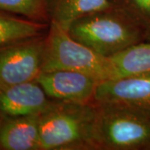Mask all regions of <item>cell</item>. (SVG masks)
Returning a JSON list of instances; mask_svg holds the SVG:
<instances>
[{
    "label": "cell",
    "mask_w": 150,
    "mask_h": 150,
    "mask_svg": "<svg viewBox=\"0 0 150 150\" xmlns=\"http://www.w3.org/2000/svg\"><path fill=\"white\" fill-rule=\"evenodd\" d=\"M68 33L78 42L107 58L148 41L144 30L123 6L82 17L70 25Z\"/></svg>",
    "instance_id": "7a4b0ae2"
},
{
    "label": "cell",
    "mask_w": 150,
    "mask_h": 150,
    "mask_svg": "<svg viewBox=\"0 0 150 150\" xmlns=\"http://www.w3.org/2000/svg\"><path fill=\"white\" fill-rule=\"evenodd\" d=\"M39 114L0 117V149L40 150Z\"/></svg>",
    "instance_id": "9c48e42d"
},
{
    "label": "cell",
    "mask_w": 150,
    "mask_h": 150,
    "mask_svg": "<svg viewBox=\"0 0 150 150\" xmlns=\"http://www.w3.org/2000/svg\"><path fill=\"white\" fill-rule=\"evenodd\" d=\"M94 102L53 100L39 114L40 150L97 149Z\"/></svg>",
    "instance_id": "6da1fadb"
},
{
    "label": "cell",
    "mask_w": 150,
    "mask_h": 150,
    "mask_svg": "<svg viewBox=\"0 0 150 150\" xmlns=\"http://www.w3.org/2000/svg\"><path fill=\"white\" fill-rule=\"evenodd\" d=\"M57 70L85 73L97 78L100 82L113 79L109 58L97 54L74 39L57 23L50 22L49 31L45 38L41 72Z\"/></svg>",
    "instance_id": "277c9868"
},
{
    "label": "cell",
    "mask_w": 150,
    "mask_h": 150,
    "mask_svg": "<svg viewBox=\"0 0 150 150\" xmlns=\"http://www.w3.org/2000/svg\"><path fill=\"white\" fill-rule=\"evenodd\" d=\"M35 80L50 99L78 103L93 102L100 83L92 75L69 70L41 72Z\"/></svg>",
    "instance_id": "52a82bcc"
},
{
    "label": "cell",
    "mask_w": 150,
    "mask_h": 150,
    "mask_svg": "<svg viewBox=\"0 0 150 150\" xmlns=\"http://www.w3.org/2000/svg\"><path fill=\"white\" fill-rule=\"evenodd\" d=\"M123 8L139 23L150 41V0H121Z\"/></svg>",
    "instance_id": "5bb4252c"
},
{
    "label": "cell",
    "mask_w": 150,
    "mask_h": 150,
    "mask_svg": "<svg viewBox=\"0 0 150 150\" xmlns=\"http://www.w3.org/2000/svg\"><path fill=\"white\" fill-rule=\"evenodd\" d=\"M93 102L150 112V72L100 82Z\"/></svg>",
    "instance_id": "8992f818"
},
{
    "label": "cell",
    "mask_w": 150,
    "mask_h": 150,
    "mask_svg": "<svg viewBox=\"0 0 150 150\" xmlns=\"http://www.w3.org/2000/svg\"><path fill=\"white\" fill-rule=\"evenodd\" d=\"M0 10V46L42 35L45 24L24 20Z\"/></svg>",
    "instance_id": "7c38bea8"
},
{
    "label": "cell",
    "mask_w": 150,
    "mask_h": 150,
    "mask_svg": "<svg viewBox=\"0 0 150 150\" xmlns=\"http://www.w3.org/2000/svg\"><path fill=\"white\" fill-rule=\"evenodd\" d=\"M52 101L36 80L16 84L0 83V117L40 114Z\"/></svg>",
    "instance_id": "ba28073f"
},
{
    "label": "cell",
    "mask_w": 150,
    "mask_h": 150,
    "mask_svg": "<svg viewBox=\"0 0 150 150\" xmlns=\"http://www.w3.org/2000/svg\"><path fill=\"white\" fill-rule=\"evenodd\" d=\"M109 59L113 79L150 72V41L134 44Z\"/></svg>",
    "instance_id": "8fae6325"
},
{
    "label": "cell",
    "mask_w": 150,
    "mask_h": 150,
    "mask_svg": "<svg viewBox=\"0 0 150 150\" xmlns=\"http://www.w3.org/2000/svg\"><path fill=\"white\" fill-rule=\"evenodd\" d=\"M96 104L97 149L150 150V112Z\"/></svg>",
    "instance_id": "3957f363"
},
{
    "label": "cell",
    "mask_w": 150,
    "mask_h": 150,
    "mask_svg": "<svg viewBox=\"0 0 150 150\" xmlns=\"http://www.w3.org/2000/svg\"><path fill=\"white\" fill-rule=\"evenodd\" d=\"M122 7L121 0H48V16L51 22L64 30L82 17Z\"/></svg>",
    "instance_id": "30bf717a"
},
{
    "label": "cell",
    "mask_w": 150,
    "mask_h": 150,
    "mask_svg": "<svg viewBox=\"0 0 150 150\" xmlns=\"http://www.w3.org/2000/svg\"><path fill=\"white\" fill-rule=\"evenodd\" d=\"M44 48L42 35L0 46V83L35 80L42 71Z\"/></svg>",
    "instance_id": "5b68a950"
},
{
    "label": "cell",
    "mask_w": 150,
    "mask_h": 150,
    "mask_svg": "<svg viewBox=\"0 0 150 150\" xmlns=\"http://www.w3.org/2000/svg\"><path fill=\"white\" fill-rule=\"evenodd\" d=\"M0 10L43 21L48 16V0H0Z\"/></svg>",
    "instance_id": "4fadbf2b"
}]
</instances>
